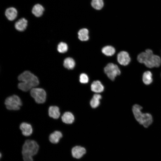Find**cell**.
I'll use <instances>...</instances> for the list:
<instances>
[{"label": "cell", "mask_w": 161, "mask_h": 161, "mask_svg": "<svg viewBox=\"0 0 161 161\" xmlns=\"http://www.w3.org/2000/svg\"><path fill=\"white\" fill-rule=\"evenodd\" d=\"M18 79L21 82L18 84V87L24 92H27L37 86L39 83L38 78L28 70L21 73Z\"/></svg>", "instance_id": "6da1fadb"}, {"label": "cell", "mask_w": 161, "mask_h": 161, "mask_svg": "<svg viewBox=\"0 0 161 161\" xmlns=\"http://www.w3.org/2000/svg\"><path fill=\"white\" fill-rule=\"evenodd\" d=\"M142 109L141 106L135 104L132 107V112L137 121L145 128H147L152 123L153 117L149 113L142 112Z\"/></svg>", "instance_id": "7a4b0ae2"}, {"label": "cell", "mask_w": 161, "mask_h": 161, "mask_svg": "<svg viewBox=\"0 0 161 161\" xmlns=\"http://www.w3.org/2000/svg\"><path fill=\"white\" fill-rule=\"evenodd\" d=\"M147 54V57L144 64L147 67L152 68L158 67L161 64V58L157 55H154L153 51L150 49H147L145 50Z\"/></svg>", "instance_id": "3957f363"}, {"label": "cell", "mask_w": 161, "mask_h": 161, "mask_svg": "<svg viewBox=\"0 0 161 161\" xmlns=\"http://www.w3.org/2000/svg\"><path fill=\"white\" fill-rule=\"evenodd\" d=\"M39 146L37 143L32 140H26L22 147V154L33 156L37 153Z\"/></svg>", "instance_id": "277c9868"}, {"label": "cell", "mask_w": 161, "mask_h": 161, "mask_svg": "<svg viewBox=\"0 0 161 161\" xmlns=\"http://www.w3.org/2000/svg\"><path fill=\"white\" fill-rule=\"evenodd\" d=\"M6 108L9 110H19L22 103L21 99L16 95H13L7 97L5 101Z\"/></svg>", "instance_id": "5b68a950"}, {"label": "cell", "mask_w": 161, "mask_h": 161, "mask_svg": "<svg viewBox=\"0 0 161 161\" xmlns=\"http://www.w3.org/2000/svg\"><path fill=\"white\" fill-rule=\"evenodd\" d=\"M30 94L38 103H43L46 101V93L43 89L33 88L30 90Z\"/></svg>", "instance_id": "8992f818"}, {"label": "cell", "mask_w": 161, "mask_h": 161, "mask_svg": "<svg viewBox=\"0 0 161 161\" xmlns=\"http://www.w3.org/2000/svg\"><path fill=\"white\" fill-rule=\"evenodd\" d=\"M104 72L108 77L113 80L117 75H120L121 71L118 66L113 63H109L104 68Z\"/></svg>", "instance_id": "52a82bcc"}, {"label": "cell", "mask_w": 161, "mask_h": 161, "mask_svg": "<svg viewBox=\"0 0 161 161\" xmlns=\"http://www.w3.org/2000/svg\"><path fill=\"white\" fill-rule=\"evenodd\" d=\"M117 61L120 65L126 66L128 65L131 61L129 53L125 51H122L117 55Z\"/></svg>", "instance_id": "ba28073f"}, {"label": "cell", "mask_w": 161, "mask_h": 161, "mask_svg": "<svg viewBox=\"0 0 161 161\" xmlns=\"http://www.w3.org/2000/svg\"><path fill=\"white\" fill-rule=\"evenodd\" d=\"M28 25V21L25 18H22L15 22L14 27L17 31L21 32L26 30Z\"/></svg>", "instance_id": "9c48e42d"}, {"label": "cell", "mask_w": 161, "mask_h": 161, "mask_svg": "<svg viewBox=\"0 0 161 161\" xmlns=\"http://www.w3.org/2000/svg\"><path fill=\"white\" fill-rule=\"evenodd\" d=\"M86 149L79 146H77L74 147L72 150V156L76 159L81 158L86 153Z\"/></svg>", "instance_id": "30bf717a"}, {"label": "cell", "mask_w": 161, "mask_h": 161, "mask_svg": "<svg viewBox=\"0 0 161 161\" xmlns=\"http://www.w3.org/2000/svg\"><path fill=\"white\" fill-rule=\"evenodd\" d=\"M20 129L22 134L24 136H28L32 133V128L30 124L27 123L23 122L20 126Z\"/></svg>", "instance_id": "8fae6325"}, {"label": "cell", "mask_w": 161, "mask_h": 161, "mask_svg": "<svg viewBox=\"0 0 161 161\" xmlns=\"http://www.w3.org/2000/svg\"><path fill=\"white\" fill-rule=\"evenodd\" d=\"M17 11L13 7L7 8L5 10V14L7 19L11 21L14 20L17 16Z\"/></svg>", "instance_id": "7c38bea8"}, {"label": "cell", "mask_w": 161, "mask_h": 161, "mask_svg": "<svg viewBox=\"0 0 161 161\" xmlns=\"http://www.w3.org/2000/svg\"><path fill=\"white\" fill-rule=\"evenodd\" d=\"M62 137V134L61 132L55 131L50 134L49 137V140L51 143L56 144L59 142Z\"/></svg>", "instance_id": "4fadbf2b"}, {"label": "cell", "mask_w": 161, "mask_h": 161, "mask_svg": "<svg viewBox=\"0 0 161 161\" xmlns=\"http://www.w3.org/2000/svg\"><path fill=\"white\" fill-rule=\"evenodd\" d=\"M91 89L92 91L96 93L102 92L104 89V87L101 82L99 80L93 81L91 85Z\"/></svg>", "instance_id": "5bb4252c"}, {"label": "cell", "mask_w": 161, "mask_h": 161, "mask_svg": "<svg viewBox=\"0 0 161 161\" xmlns=\"http://www.w3.org/2000/svg\"><path fill=\"white\" fill-rule=\"evenodd\" d=\"M48 114L50 117L54 119H58L60 115L59 108L56 106H50L48 109Z\"/></svg>", "instance_id": "9a60e30c"}, {"label": "cell", "mask_w": 161, "mask_h": 161, "mask_svg": "<svg viewBox=\"0 0 161 161\" xmlns=\"http://www.w3.org/2000/svg\"><path fill=\"white\" fill-rule=\"evenodd\" d=\"M44 10V8L41 5L37 4L33 7L32 12L35 16L39 17L43 15Z\"/></svg>", "instance_id": "2e32d148"}, {"label": "cell", "mask_w": 161, "mask_h": 161, "mask_svg": "<svg viewBox=\"0 0 161 161\" xmlns=\"http://www.w3.org/2000/svg\"><path fill=\"white\" fill-rule=\"evenodd\" d=\"M62 121L67 124L72 123L74 121L75 118L73 114L69 112H65L61 117Z\"/></svg>", "instance_id": "e0dca14e"}, {"label": "cell", "mask_w": 161, "mask_h": 161, "mask_svg": "<svg viewBox=\"0 0 161 161\" xmlns=\"http://www.w3.org/2000/svg\"><path fill=\"white\" fill-rule=\"evenodd\" d=\"M142 79L144 84L146 85H150L153 80L152 73L149 71H145L143 75Z\"/></svg>", "instance_id": "ac0fdd59"}, {"label": "cell", "mask_w": 161, "mask_h": 161, "mask_svg": "<svg viewBox=\"0 0 161 161\" xmlns=\"http://www.w3.org/2000/svg\"><path fill=\"white\" fill-rule=\"evenodd\" d=\"M78 38L82 41H86L89 39V31L86 28L80 29L78 32Z\"/></svg>", "instance_id": "d6986e66"}, {"label": "cell", "mask_w": 161, "mask_h": 161, "mask_svg": "<svg viewBox=\"0 0 161 161\" xmlns=\"http://www.w3.org/2000/svg\"><path fill=\"white\" fill-rule=\"evenodd\" d=\"M63 65L64 67L68 69H73L75 66V62L74 60L71 57H67L63 61Z\"/></svg>", "instance_id": "ffe728a7"}, {"label": "cell", "mask_w": 161, "mask_h": 161, "mask_svg": "<svg viewBox=\"0 0 161 161\" xmlns=\"http://www.w3.org/2000/svg\"><path fill=\"white\" fill-rule=\"evenodd\" d=\"M101 95L98 94H95L90 100V104L91 107L95 108L97 107L100 104V100L101 99Z\"/></svg>", "instance_id": "44dd1931"}, {"label": "cell", "mask_w": 161, "mask_h": 161, "mask_svg": "<svg viewBox=\"0 0 161 161\" xmlns=\"http://www.w3.org/2000/svg\"><path fill=\"white\" fill-rule=\"evenodd\" d=\"M101 51L104 54L107 56H112L114 55L115 52L114 48L109 45L103 47Z\"/></svg>", "instance_id": "7402d4cb"}, {"label": "cell", "mask_w": 161, "mask_h": 161, "mask_svg": "<svg viewBox=\"0 0 161 161\" xmlns=\"http://www.w3.org/2000/svg\"><path fill=\"white\" fill-rule=\"evenodd\" d=\"M57 51L60 53H64L67 52L68 46L66 43L64 42H59L57 45Z\"/></svg>", "instance_id": "603a6c76"}, {"label": "cell", "mask_w": 161, "mask_h": 161, "mask_svg": "<svg viewBox=\"0 0 161 161\" xmlns=\"http://www.w3.org/2000/svg\"><path fill=\"white\" fill-rule=\"evenodd\" d=\"M91 5L94 9L97 10H100L104 5L103 0H92Z\"/></svg>", "instance_id": "cb8c5ba5"}, {"label": "cell", "mask_w": 161, "mask_h": 161, "mask_svg": "<svg viewBox=\"0 0 161 161\" xmlns=\"http://www.w3.org/2000/svg\"><path fill=\"white\" fill-rule=\"evenodd\" d=\"M147 54L145 51L140 53L137 56V61L140 63L144 64L147 58Z\"/></svg>", "instance_id": "d4e9b609"}, {"label": "cell", "mask_w": 161, "mask_h": 161, "mask_svg": "<svg viewBox=\"0 0 161 161\" xmlns=\"http://www.w3.org/2000/svg\"><path fill=\"white\" fill-rule=\"evenodd\" d=\"M89 78L88 75L86 74L82 73L81 74L79 77V81L82 83L85 84L89 81Z\"/></svg>", "instance_id": "484cf974"}, {"label": "cell", "mask_w": 161, "mask_h": 161, "mask_svg": "<svg viewBox=\"0 0 161 161\" xmlns=\"http://www.w3.org/2000/svg\"><path fill=\"white\" fill-rule=\"evenodd\" d=\"M24 161H33L32 156L25 154H22Z\"/></svg>", "instance_id": "4316f807"}]
</instances>
